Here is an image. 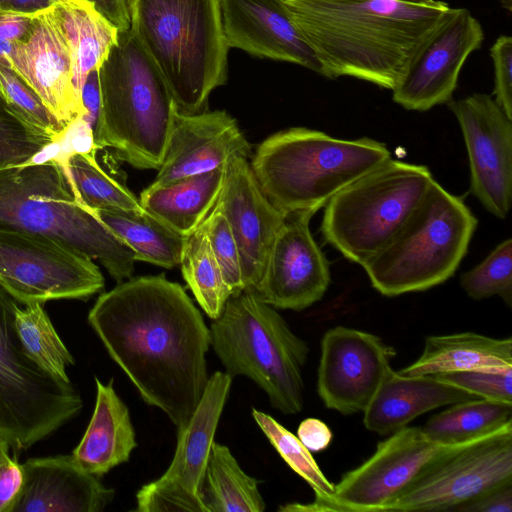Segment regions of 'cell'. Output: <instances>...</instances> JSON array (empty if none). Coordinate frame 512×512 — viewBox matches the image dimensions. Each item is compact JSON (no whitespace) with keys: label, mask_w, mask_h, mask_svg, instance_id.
<instances>
[{"label":"cell","mask_w":512,"mask_h":512,"mask_svg":"<svg viewBox=\"0 0 512 512\" xmlns=\"http://www.w3.org/2000/svg\"><path fill=\"white\" fill-rule=\"evenodd\" d=\"M88 323L142 400L182 428L205 391L209 328L182 286L164 274L102 293Z\"/></svg>","instance_id":"obj_1"},{"label":"cell","mask_w":512,"mask_h":512,"mask_svg":"<svg viewBox=\"0 0 512 512\" xmlns=\"http://www.w3.org/2000/svg\"><path fill=\"white\" fill-rule=\"evenodd\" d=\"M328 78L392 90L407 62L451 7L403 0H279Z\"/></svg>","instance_id":"obj_2"},{"label":"cell","mask_w":512,"mask_h":512,"mask_svg":"<svg viewBox=\"0 0 512 512\" xmlns=\"http://www.w3.org/2000/svg\"><path fill=\"white\" fill-rule=\"evenodd\" d=\"M131 30L185 114L204 111L228 80L220 0H127Z\"/></svg>","instance_id":"obj_3"},{"label":"cell","mask_w":512,"mask_h":512,"mask_svg":"<svg viewBox=\"0 0 512 512\" xmlns=\"http://www.w3.org/2000/svg\"><path fill=\"white\" fill-rule=\"evenodd\" d=\"M0 228L44 236L98 260L118 283L133 275V251L80 202L55 158L0 169Z\"/></svg>","instance_id":"obj_4"},{"label":"cell","mask_w":512,"mask_h":512,"mask_svg":"<svg viewBox=\"0 0 512 512\" xmlns=\"http://www.w3.org/2000/svg\"><path fill=\"white\" fill-rule=\"evenodd\" d=\"M101 111L96 149L111 148L138 169L162 164L176 103L159 69L131 30L118 34L98 69Z\"/></svg>","instance_id":"obj_5"},{"label":"cell","mask_w":512,"mask_h":512,"mask_svg":"<svg viewBox=\"0 0 512 512\" xmlns=\"http://www.w3.org/2000/svg\"><path fill=\"white\" fill-rule=\"evenodd\" d=\"M391 158L375 139H339L294 127L266 138L250 163L269 202L285 216L316 213L344 187Z\"/></svg>","instance_id":"obj_6"},{"label":"cell","mask_w":512,"mask_h":512,"mask_svg":"<svg viewBox=\"0 0 512 512\" xmlns=\"http://www.w3.org/2000/svg\"><path fill=\"white\" fill-rule=\"evenodd\" d=\"M209 334L210 346L232 378L252 380L283 414L302 410L309 347L274 307L246 289L228 299Z\"/></svg>","instance_id":"obj_7"},{"label":"cell","mask_w":512,"mask_h":512,"mask_svg":"<svg viewBox=\"0 0 512 512\" xmlns=\"http://www.w3.org/2000/svg\"><path fill=\"white\" fill-rule=\"evenodd\" d=\"M476 226L463 198L434 181L398 232L362 267L387 297L430 289L455 273Z\"/></svg>","instance_id":"obj_8"},{"label":"cell","mask_w":512,"mask_h":512,"mask_svg":"<svg viewBox=\"0 0 512 512\" xmlns=\"http://www.w3.org/2000/svg\"><path fill=\"white\" fill-rule=\"evenodd\" d=\"M434 181L427 166L391 157L329 200L324 239L363 266L398 232Z\"/></svg>","instance_id":"obj_9"},{"label":"cell","mask_w":512,"mask_h":512,"mask_svg":"<svg viewBox=\"0 0 512 512\" xmlns=\"http://www.w3.org/2000/svg\"><path fill=\"white\" fill-rule=\"evenodd\" d=\"M16 304L0 287V433L13 451L43 440L83 406L70 380L44 372L24 352L13 325Z\"/></svg>","instance_id":"obj_10"},{"label":"cell","mask_w":512,"mask_h":512,"mask_svg":"<svg viewBox=\"0 0 512 512\" xmlns=\"http://www.w3.org/2000/svg\"><path fill=\"white\" fill-rule=\"evenodd\" d=\"M512 482V423L448 446L420 470L383 512L455 511Z\"/></svg>","instance_id":"obj_11"},{"label":"cell","mask_w":512,"mask_h":512,"mask_svg":"<svg viewBox=\"0 0 512 512\" xmlns=\"http://www.w3.org/2000/svg\"><path fill=\"white\" fill-rule=\"evenodd\" d=\"M104 286L89 257L44 236L0 228V287L17 303L84 300Z\"/></svg>","instance_id":"obj_12"},{"label":"cell","mask_w":512,"mask_h":512,"mask_svg":"<svg viewBox=\"0 0 512 512\" xmlns=\"http://www.w3.org/2000/svg\"><path fill=\"white\" fill-rule=\"evenodd\" d=\"M448 446L426 437L421 427L406 426L377 445L370 458L345 473L334 492L308 504L290 503L280 511L383 512L420 470Z\"/></svg>","instance_id":"obj_13"},{"label":"cell","mask_w":512,"mask_h":512,"mask_svg":"<svg viewBox=\"0 0 512 512\" xmlns=\"http://www.w3.org/2000/svg\"><path fill=\"white\" fill-rule=\"evenodd\" d=\"M232 377L216 371L187 423L178 429L172 462L158 479L136 493L138 512H205L200 488Z\"/></svg>","instance_id":"obj_14"},{"label":"cell","mask_w":512,"mask_h":512,"mask_svg":"<svg viewBox=\"0 0 512 512\" xmlns=\"http://www.w3.org/2000/svg\"><path fill=\"white\" fill-rule=\"evenodd\" d=\"M483 39L482 26L469 10L451 8L410 57L392 89L393 101L415 111L450 102L461 68Z\"/></svg>","instance_id":"obj_15"},{"label":"cell","mask_w":512,"mask_h":512,"mask_svg":"<svg viewBox=\"0 0 512 512\" xmlns=\"http://www.w3.org/2000/svg\"><path fill=\"white\" fill-rule=\"evenodd\" d=\"M447 104L467 148L471 193L488 212L505 219L512 201V119L483 93Z\"/></svg>","instance_id":"obj_16"},{"label":"cell","mask_w":512,"mask_h":512,"mask_svg":"<svg viewBox=\"0 0 512 512\" xmlns=\"http://www.w3.org/2000/svg\"><path fill=\"white\" fill-rule=\"evenodd\" d=\"M396 351L369 332L336 326L321 340L317 392L325 406L344 415L363 412Z\"/></svg>","instance_id":"obj_17"},{"label":"cell","mask_w":512,"mask_h":512,"mask_svg":"<svg viewBox=\"0 0 512 512\" xmlns=\"http://www.w3.org/2000/svg\"><path fill=\"white\" fill-rule=\"evenodd\" d=\"M314 214L301 211L286 215L260 280L247 289L260 301L278 309L301 311L324 296L330 269L309 228Z\"/></svg>","instance_id":"obj_18"},{"label":"cell","mask_w":512,"mask_h":512,"mask_svg":"<svg viewBox=\"0 0 512 512\" xmlns=\"http://www.w3.org/2000/svg\"><path fill=\"white\" fill-rule=\"evenodd\" d=\"M251 156V145L236 119L224 110L175 113L164 158L154 181L158 186L227 166Z\"/></svg>","instance_id":"obj_19"},{"label":"cell","mask_w":512,"mask_h":512,"mask_svg":"<svg viewBox=\"0 0 512 512\" xmlns=\"http://www.w3.org/2000/svg\"><path fill=\"white\" fill-rule=\"evenodd\" d=\"M225 216L239 249L245 290L260 280L273 242L286 216L262 193L247 158L238 156L226 166L216 203Z\"/></svg>","instance_id":"obj_20"},{"label":"cell","mask_w":512,"mask_h":512,"mask_svg":"<svg viewBox=\"0 0 512 512\" xmlns=\"http://www.w3.org/2000/svg\"><path fill=\"white\" fill-rule=\"evenodd\" d=\"M10 63L65 126L85 116L73 85L68 45L48 10L34 16L24 41L14 43Z\"/></svg>","instance_id":"obj_21"},{"label":"cell","mask_w":512,"mask_h":512,"mask_svg":"<svg viewBox=\"0 0 512 512\" xmlns=\"http://www.w3.org/2000/svg\"><path fill=\"white\" fill-rule=\"evenodd\" d=\"M227 45L250 55L303 66L320 64L279 0H220Z\"/></svg>","instance_id":"obj_22"},{"label":"cell","mask_w":512,"mask_h":512,"mask_svg":"<svg viewBox=\"0 0 512 512\" xmlns=\"http://www.w3.org/2000/svg\"><path fill=\"white\" fill-rule=\"evenodd\" d=\"M22 465L24 483L14 512H101L115 491L73 457H36Z\"/></svg>","instance_id":"obj_23"},{"label":"cell","mask_w":512,"mask_h":512,"mask_svg":"<svg viewBox=\"0 0 512 512\" xmlns=\"http://www.w3.org/2000/svg\"><path fill=\"white\" fill-rule=\"evenodd\" d=\"M478 397L433 375L386 373L363 413L364 426L379 435L402 429L435 408Z\"/></svg>","instance_id":"obj_24"},{"label":"cell","mask_w":512,"mask_h":512,"mask_svg":"<svg viewBox=\"0 0 512 512\" xmlns=\"http://www.w3.org/2000/svg\"><path fill=\"white\" fill-rule=\"evenodd\" d=\"M95 407L73 457L90 473L101 477L126 463L136 448L129 409L116 393L113 379L102 383L95 377Z\"/></svg>","instance_id":"obj_25"},{"label":"cell","mask_w":512,"mask_h":512,"mask_svg":"<svg viewBox=\"0 0 512 512\" xmlns=\"http://www.w3.org/2000/svg\"><path fill=\"white\" fill-rule=\"evenodd\" d=\"M225 173L226 167L163 185H149L140 194V204L167 227L187 238L216 205Z\"/></svg>","instance_id":"obj_26"},{"label":"cell","mask_w":512,"mask_h":512,"mask_svg":"<svg viewBox=\"0 0 512 512\" xmlns=\"http://www.w3.org/2000/svg\"><path fill=\"white\" fill-rule=\"evenodd\" d=\"M512 369V339L475 332L428 336L422 354L402 375H435L450 371Z\"/></svg>","instance_id":"obj_27"},{"label":"cell","mask_w":512,"mask_h":512,"mask_svg":"<svg viewBox=\"0 0 512 512\" xmlns=\"http://www.w3.org/2000/svg\"><path fill=\"white\" fill-rule=\"evenodd\" d=\"M48 12L68 45L73 85L81 99L87 75L99 69L117 42L119 32L87 0H60Z\"/></svg>","instance_id":"obj_28"},{"label":"cell","mask_w":512,"mask_h":512,"mask_svg":"<svg viewBox=\"0 0 512 512\" xmlns=\"http://www.w3.org/2000/svg\"><path fill=\"white\" fill-rule=\"evenodd\" d=\"M258 484L227 446L212 443L200 488L205 512H263L266 505Z\"/></svg>","instance_id":"obj_29"},{"label":"cell","mask_w":512,"mask_h":512,"mask_svg":"<svg viewBox=\"0 0 512 512\" xmlns=\"http://www.w3.org/2000/svg\"><path fill=\"white\" fill-rule=\"evenodd\" d=\"M134 253L136 261L167 269L180 264L186 238L147 211L143 213L91 210Z\"/></svg>","instance_id":"obj_30"},{"label":"cell","mask_w":512,"mask_h":512,"mask_svg":"<svg viewBox=\"0 0 512 512\" xmlns=\"http://www.w3.org/2000/svg\"><path fill=\"white\" fill-rule=\"evenodd\" d=\"M512 423V403L477 398L451 404L430 417L423 433L431 441L455 446L482 437Z\"/></svg>","instance_id":"obj_31"},{"label":"cell","mask_w":512,"mask_h":512,"mask_svg":"<svg viewBox=\"0 0 512 512\" xmlns=\"http://www.w3.org/2000/svg\"><path fill=\"white\" fill-rule=\"evenodd\" d=\"M96 151L62 153L60 161L80 202L90 210L143 213L145 210L128 188L105 172L96 160Z\"/></svg>","instance_id":"obj_32"},{"label":"cell","mask_w":512,"mask_h":512,"mask_svg":"<svg viewBox=\"0 0 512 512\" xmlns=\"http://www.w3.org/2000/svg\"><path fill=\"white\" fill-rule=\"evenodd\" d=\"M179 265L199 306L210 319H217L231 293L212 252L203 223L186 238Z\"/></svg>","instance_id":"obj_33"},{"label":"cell","mask_w":512,"mask_h":512,"mask_svg":"<svg viewBox=\"0 0 512 512\" xmlns=\"http://www.w3.org/2000/svg\"><path fill=\"white\" fill-rule=\"evenodd\" d=\"M13 325L17 338L26 355L44 372L69 381L68 366L74 364L71 355L60 339L41 303H31L14 308Z\"/></svg>","instance_id":"obj_34"},{"label":"cell","mask_w":512,"mask_h":512,"mask_svg":"<svg viewBox=\"0 0 512 512\" xmlns=\"http://www.w3.org/2000/svg\"><path fill=\"white\" fill-rule=\"evenodd\" d=\"M252 417L286 464L310 485L315 497L334 492V484L325 477L311 452L296 435L260 410L253 408Z\"/></svg>","instance_id":"obj_35"},{"label":"cell","mask_w":512,"mask_h":512,"mask_svg":"<svg viewBox=\"0 0 512 512\" xmlns=\"http://www.w3.org/2000/svg\"><path fill=\"white\" fill-rule=\"evenodd\" d=\"M460 284L466 294L481 300L499 296L510 306L512 302V240L499 243L474 268L462 274Z\"/></svg>","instance_id":"obj_36"},{"label":"cell","mask_w":512,"mask_h":512,"mask_svg":"<svg viewBox=\"0 0 512 512\" xmlns=\"http://www.w3.org/2000/svg\"><path fill=\"white\" fill-rule=\"evenodd\" d=\"M54 142L58 141L20 117L0 94V169L26 164Z\"/></svg>","instance_id":"obj_37"},{"label":"cell","mask_w":512,"mask_h":512,"mask_svg":"<svg viewBox=\"0 0 512 512\" xmlns=\"http://www.w3.org/2000/svg\"><path fill=\"white\" fill-rule=\"evenodd\" d=\"M0 94L20 117L61 141L70 127L48 109L38 94L11 68L0 64Z\"/></svg>","instance_id":"obj_38"},{"label":"cell","mask_w":512,"mask_h":512,"mask_svg":"<svg viewBox=\"0 0 512 512\" xmlns=\"http://www.w3.org/2000/svg\"><path fill=\"white\" fill-rule=\"evenodd\" d=\"M214 257L220 267L231 296L245 290L239 249L231 228L216 204L203 221Z\"/></svg>","instance_id":"obj_39"},{"label":"cell","mask_w":512,"mask_h":512,"mask_svg":"<svg viewBox=\"0 0 512 512\" xmlns=\"http://www.w3.org/2000/svg\"><path fill=\"white\" fill-rule=\"evenodd\" d=\"M433 376L478 398L512 403V369L450 371Z\"/></svg>","instance_id":"obj_40"},{"label":"cell","mask_w":512,"mask_h":512,"mask_svg":"<svg viewBox=\"0 0 512 512\" xmlns=\"http://www.w3.org/2000/svg\"><path fill=\"white\" fill-rule=\"evenodd\" d=\"M494 67L493 98L505 114L512 119V38L499 36L491 46Z\"/></svg>","instance_id":"obj_41"},{"label":"cell","mask_w":512,"mask_h":512,"mask_svg":"<svg viewBox=\"0 0 512 512\" xmlns=\"http://www.w3.org/2000/svg\"><path fill=\"white\" fill-rule=\"evenodd\" d=\"M23 483L22 465L7 456L0 464V512H14Z\"/></svg>","instance_id":"obj_42"},{"label":"cell","mask_w":512,"mask_h":512,"mask_svg":"<svg viewBox=\"0 0 512 512\" xmlns=\"http://www.w3.org/2000/svg\"><path fill=\"white\" fill-rule=\"evenodd\" d=\"M461 512H511L512 482L492 489L459 506Z\"/></svg>","instance_id":"obj_43"},{"label":"cell","mask_w":512,"mask_h":512,"mask_svg":"<svg viewBox=\"0 0 512 512\" xmlns=\"http://www.w3.org/2000/svg\"><path fill=\"white\" fill-rule=\"evenodd\" d=\"M81 102L85 110V116L82 119L88 124L94 136L101 111L98 69L92 70L87 75L81 90Z\"/></svg>","instance_id":"obj_44"},{"label":"cell","mask_w":512,"mask_h":512,"mask_svg":"<svg viewBox=\"0 0 512 512\" xmlns=\"http://www.w3.org/2000/svg\"><path fill=\"white\" fill-rule=\"evenodd\" d=\"M297 437L310 452H319L329 446L332 432L323 421L307 418L299 424Z\"/></svg>","instance_id":"obj_45"},{"label":"cell","mask_w":512,"mask_h":512,"mask_svg":"<svg viewBox=\"0 0 512 512\" xmlns=\"http://www.w3.org/2000/svg\"><path fill=\"white\" fill-rule=\"evenodd\" d=\"M34 16L0 12V38L11 43L24 41L33 27Z\"/></svg>","instance_id":"obj_46"},{"label":"cell","mask_w":512,"mask_h":512,"mask_svg":"<svg viewBox=\"0 0 512 512\" xmlns=\"http://www.w3.org/2000/svg\"><path fill=\"white\" fill-rule=\"evenodd\" d=\"M119 33L127 32L131 20L127 0H87Z\"/></svg>","instance_id":"obj_47"},{"label":"cell","mask_w":512,"mask_h":512,"mask_svg":"<svg viewBox=\"0 0 512 512\" xmlns=\"http://www.w3.org/2000/svg\"><path fill=\"white\" fill-rule=\"evenodd\" d=\"M60 0H0V12L35 16Z\"/></svg>","instance_id":"obj_48"},{"label":"cell","mask_w":512,"mask_h":512,"mask_svg":"<svg viewBox=\"0 0 512 512\" xmlns=\"http://www.w3.org/2000/svg\"><path fill=\"white\" fill-rule=\"evenodd\" d=\"M14 43L0 38V64L11 67L10 55L13 50Z\"/></svg>","instance_id":"obj_49"},{"label":"cell","mask_w":512,"mask_h":512,"mask_svg":"<svg viewBox=\"0 0 512 512\" xmlns=\"http://www.w3.org/2000/svg\"><path fill=\"white\" fill-rule=\"evenodd\" d=\"M10 449V444L8 443L6 438L0 433V464L7 456H9Z\"/></svg>","instance_id":"obj_50"},{"label":"cell","mask_w":512,"mask_h":512,"mask_svg":"<svg viewBox=\"0 0 512 512\" xmlns=\"http://www.w3.org/2000/svg\"><path fill=\"white\" fill-rule=\"evenodd\" d=\"M403 1L414 2V3H423V4H433L437 0H403Z\"/></svg>","instance_id":"obj_51"},{"label":"cell","mask_w":512,"mask_h":512,"mask_svg":"<svg viewBox=\"0 0 512 512\" xmlns=\"http://www.w3.org/2000/svg\"><path fill=\"white\" fill-rule=\"evenodd\" d=\"M505 2L507 3V8L510 9V7H511V0H505Z\"/></svg>","instance_id":"obj_52"}]
</instances>
